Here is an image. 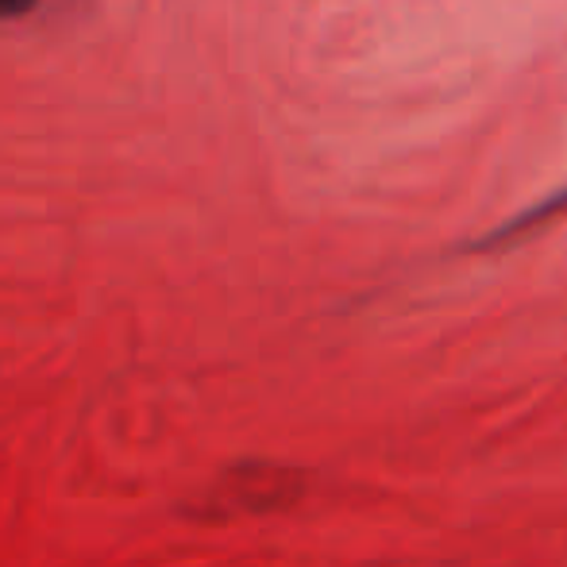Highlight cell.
Instances as JSON below:
<instances>
[{
  "instance_id": "obj_2",
  "label": "cell",
  "mask_w": 567,
  "mask_h": 567,
  "mask_svg": "<svg viewBox=\"0 0 567 567\" xmlns=\"http://www.w3.org/2000/svg\"><path fill=\"white\" fill-rule=\"evenodd\" d=\"M39 0H0V20H20L35 8Z\"/></svg>"
},
{
  "instance_id": "obj_1",
  "label": "cell",
  "mask_w": 567,
  "mask_h": 567,
  "mask_svg": "<svg viewBox=\"0 0 567 567\" xmlns=\"http://www.w3.org/2000/svg\"><path fill=\"white\" fill-rule=\"evenodd\" d=\"M564 213H567V186H564V189H556V194H553V197H545V202L529 205V209L517 213V217H509L502 228H494L486 239H478L475 251H491V247L514 244L517 236H529V231H537L540 225H553V220H556V217H564Z\"/></svg>"
}]
</instances>
